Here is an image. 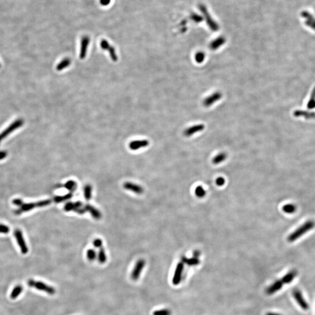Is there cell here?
<instances>
[{"label": "cell", "mask_w": 315, "mask_h": 315, "mask_svg": "<svg viewBox=\"0 0 315 315\" xmlns=\"http://www.w3.org/2000/svg\"><path fill=\"white\" fill-rule=\"evenodd\" d=\"M195 194L198 197H203L205 195V191L201 186H198L195 190Z\"/></svg>", "instance_id": "cell-33"}, {"label": "cell", "mask_w": 315, "mask_h": 315, "mask_svg": "<svg viewBox=\"0 0 315 315\" xmlns=\"http://www.w3.org/2000/svg\"><path fill=\"white\" fill-rule=\"evenodd\" d=\"M200 9L202 11V12L203 13V14L204 15V16L205 17L206 20H207V23L208 26L210 27V29L212 31H217L219 29L218 25L217 24V23L215 22H214V21L211 18V17H210V15L206 8H205V7L202 6V5H200Z\"/></svg>", "instance_id": "cell-9"}, {"label": "cell", "mask_w": 315, "mask_h": 315, "mask_svg": "<svg viewBox=\"0 0 315 315\" xmlns=\"http://www.w3.org/2000/svg\"><path fill=\"white\" fill-rule=\"evenodd\" d=\"M227 158V155L225 153H220L216 155L212 159L214 164H219L222 162Z\"/></svg>", "instance_id": "cell-25"}, {"label": "cell", "mask_w": 315, "mask_h": 315, "mask_svg": "<svg viewBox=\"0 0 315 315\" xmlns=\"http://www.w3.org/2000/svg\"><path fill=\"white\" fill-rule=\"evenodd\" d=\"M266 315H282L280 313H274V312H268L267 313Z\"/></svg>", "instance_id": "cell-43"}, {"label": "cell", "mask_w": 315, "mask_h": 315, "mask_svg": "<svg viewBox=\"0 0 315 315\" xmlns=\"http://www.w3.org/2000/svg\"><path fill=\"white\" fill-rule=\"evenodd\" d=\"M200 252L199 250H196L193 253V256H194V257L198 258V257L200 256Z\"/></svg>", "instance_id": "cell-42"}, {"label": "cell", "mask_w": 315, "mask_h": 315, "mask_svg": "<svg viewBox=\"0 0 315 315\" xmlns=\"http://www.w3.org/2000/svg\"><path fill=\"white\" fill-rule=\"evenodd\" d=\"M225 43V39L223 37H219L214 40L210 44V48L212 50H216Z\"/></svg>", "instance_id": "cell-17"}, {"label": "cell", "mask_w": 315, "mask_h": 315, "mask_svg": "<svg viewBox=\"0 0 315 315\" xmlns=\"http://www.w3.org/2000/svg\"><path fill=\"white\" fill-rule=\"evenodd\" d=\"M222 97V94L221 92H217L215 93L212 94L207 97H206L203 101V105L205 107H210L213 105L214 103L217 102L220 100Z\"/></svg>", "instance_id": "cell-10"}, {"label": "cell", "mask_w": 315, "mask_h": 315, "mask_svg": "<svg viewBox=\"0 0 315 315\" xmlns=\"http://www.w3.org/2000/svg\"><path fill=\"white\" fill-rule=\"evenodd\" d=\"M27 285L31 288H35L39 291H44L49 295H54L56 293V290L52 287L42 281H36L34 280L30 279L27 281Z\"/></svg>", "instance_id": "cell-2"}, {"label": "cell", "mask_w": 315, "mask_h": 315, "mask_svg": "<svg viewBox=\"0 0 315 315\" xmlns=\"http://www.w3.org/2000/svg\"><path fill=\"white\" fill-rule=\"evenodd\" d=\"M13 203L15 204V205H22L23 204L22 201L20 199H15L13 201Z\"/></svg>", "instance_id": "cell-41"}, {"label": "cell", "mask_w": 315, "mask_h": 315, "mask_svg": "<svg viewBox=\"0 0 315 315\" xmlns=\"http://www.w3.org/2000/svg\"><path fill=\"white\" fill-rule=\"evenodd\" d=\"M72 194L70 192L63 196H57L54 199V200L56 202H62V201L70 199L72 197Z\"/></svg>", "instance_id": "cell-29"}, {"label": "cell", "mask_w": 315, "mask_h": 315, "mask_svg": "<svg viewBox=\"0 0 315 315\" xmlns=\"http://www.w3.org/2000/svg\"><path fill=\"white\" fill-rule=\"evenodd\" d=\"M84 197L86 200L89 201L92 197V187L90 184H87L84 189Z\"/></svg>", "instance_id": "cell-26"}, {"label": "cell", "mask_w": 315, "mask_h": 315, "mask_svg": "<svg viewBox=\"0 0 315 315\" xmlns=\"http://www.w3.org/2000/svg\"><path fill=\"white\" fill-rule=\"evenodd\" d=\"M182 262L184 264H186L189 266H196L198 265L200 263V260L198 258L196 257H192V258H187L186 257H182Z\"/></svg>", "instance_id": "cell-21"}, {"label": "cell", "mask_w": 315, "mask_h": 315, "mask_svg": "<svg viewBox=\"0 0 315 315\" xmlns=\"http://www.w3.org/2000/svg\"><path fill=\"white\" fill-rule=\"evenodd\" d=\"M97 260L101 264H104L107 260V257L103 247H101L97 254Z\"/></svg>", "instance_id": "cell-24"}, {"label": "cell", "mask_w": 315, "mask_h": 315, "mask_svg": "<svg viewBox=\"0 0 315 315\" xmlns=\"http://www.w3.org/2000/svg\"><path fill=\"white\" fill-rule=\"evenodd\" d=\"M315 227L314 222L312 221H308L305 224L302 225L297 229H296L294 232H292L288 237V240L289 242H293L295 241L297 239L305 234L310 230Z\"/></svg>", "instance_id": "cell-1"}, {"label": "cell", "mask_w": 315, "mask_h": 315, "mask_svg": "<svg viewBox=\"0 0 315 315\" xmlns=\"http://www.w3.org/2000/svg\"><path fill=\"white\" fill-rule=\"evenodd\" d=\"M50 203H51V201L50 200H43V201L37 202V206L38 207H44V206L48 205Z\"/></svg>", "instance_id": "cell-34"}, {"label": "cell", "mask_w": 315, "mask_h": 315, "mask_svg": "<svg viewBox=\"0 0 315 315\" xmlns=\"http://www.w3.org/2000/svg\"><path fill=\"white\" fill-rule=\"evenodd\" d=\"M110 2H111V0H100V4L103 6H107V5H109Z\"/></svg>", "instance_id": "cell-38"}, {"label": "cell", "mask_w": 315, "mask_h": 315, "mask_svg": "<svg viewBox=\"0 0 315 315\" xmlns=\"http://www.w3.org/2000/svg\"><path fill=\"white\" fill-rule=\"evenodd\" d=\"M192 19L194 21V22H201V21H202V18L200 17V16L197 15H194L192 17Z\"/></svg>", "instance_id": "cell-39"}, {"label": "cell", "mask_w": 315, "mask_h": 315, "mask_svg": "<svg viewBox=\"0 0 315 315\" xmlns=\"http://www.w3.org/2000/svg\"><path fill=\"white\" fill-rule=\"evenodd\" d=\"M145 266V261L144 259L138 260L134 266V269L131 272V279L134 281H137L140 278L141 272L143 270L144 267Z\"/></svg>", "instance_id": "cell-5"}, {"label": "cell", "mask_w": 315, "mask_h": 315, "mask_svg": "<svg viewBox=\"0 0 315 315\" xmlns=\"http://www.w3.org/2000/svg\"><path fill=\"white\" fill-rule=\"evenodd\" d=\"M153 315H171V311L167 309L156 310L153 312Z\"/></svg>", "instance_id": "cell-31"}, {"label": "cell", "mask_w": 315, "mask_h": 315, "mask_svg": "<svg viewBox=\"0 0 315 315\" xmlns=\"http://www.w3.org/2000/svg\"><path fill=\"white\" fill-rule=\"evenodd\" d=\"M205 55L204 52H199L195 54V60L198 63H201L205 59Z\"/></svg>", "instance_id": "cell-32"}, {"label": "cell", "mask_w": 315, "mask_h": 315, "mask_svg": "<svg viewBox=\"0 0 315 315\" xmlns=\"http://www.w3.org/2000/svg\"><path fill=\"white\" fill-rule=\"evenodd\" d=\"M100 47H102V49L109 52V55L111 57V59L114 62L117 61L118 57L116 54L114 47L113 46H110V44L107 40H106L105 39H103L100 42Z\"/></svg>", "instance_id": "cell-7"}, {"label": "cell", "mask_w": 315, "mask_h": 315, "mask_svg": "<svg viewBox=\"0 0 315 315\" xmlns=\"http://www.w3.org/2000/svg\"><path fill=\"white\" fill-rule=\"evenodd\" d=\"M284 283L281 280H278L275 281L273 284H272L270 286H269L266 290V292L267 295H271L282 288Z\"/></svg>", "instance_id": "cell-12"}, {"label": "cell", "mask_w": 315, "mask_h": 315, "mask_svg": "<svg viewBox=\"0 0 315 315\" xmlns=\"http://www.w3.org/2000/svg\"><path fill=\"white\" fill-rule=\"evenodd\" d=\"M82 203L80 201H77L75 202H67L64 206V210L66 211H75L79 208L82 207Z\"/></svg>", "instance_id": "cell-19"}, {"label": "cell", "mask_w": 315, "mask_h": 315, "mask_svg": "<svg viewBox=\"0 0 315 315\" xmlns=\"http://www.w3.org/2000/svg\"><path fill=\"white\" fill-rule=\"evenodd\" d=\"M14 235L17 241L18 244L21 249V252L23 254L27 253L28 252V248L26 246V243L25 242L21 231L19 229H17L14 232Z\"/></svg>", "instance_id": "cell-6"}, {"label": "cell", "mask_w": 315, "mask_h": 315, "mask_svg": "<svg viewBox=\"0 0 315 315\" xmlns=\"http://www.w3.org/2000/svg\"><path fill=\"white\" fill-rule=\"evenodd\" d=\"M102 240L100 239H95L93 242V245L97 248H101L102 246Z\"/></svg>", "instance_id": "cell-35"}, {"label": "cell", "mask_w": 315, "mask_h": 315, "mask_svg": "<svg viewBox=\"0 0 315 315\" xmlns=\"http://www.w3.org/2000/svg\"><path fill=\"white\" fill-rule=\"evenodd\" d=\"M9 232V228L7 225L0 224V233L8 234Z\"/></svg>", "instance_id": "cell-36"}, {"label": "cell", "mask_w": 315, "mask_h": 315, "mask_svg": "<svg viewBox=\"0 0 315 315\" xmlns=\"http://www.w3.org/2000/svg\"><path fill=\"white\" fill-rule=\"evenodd\" d=\"M90 42V39L88 36H84L81 39V50L79 52V57L81 60L84 59L86 57L88 47Z\"/></svg>", "instance_id": "cell-11"}, {"label": "cell", "mask_w": 315, "mask_h": 315, "mask_svg": "<svg viewBox=\"0 0 315 315\" xmlns=\"http://www.w3.org/2000/svg\"><path fill=\"white\" fill-rule=\"evenodd\" d=\"M292 295L293 297L295 299L299 306H300L303 310H307L309 309V305L308 303L306 302L305 299L301 291L298 289H294L292 291Z\"/></svg>", "instance_id": "cell-4"}, {"label": "cell", "mask_w": 315, "mask_h": 315, "mask_svg": "<svg viewBox=\"0 0 315 315\" xmlns=\"http://www.w3.org/2000/svg\"><path fill=\"white\" fill-rule=\"evenodd\" d=\"M35 207H37V202L36 204L33 203V202L23 204L21 205V208L19 210H17L16 211V212H17V214H21L22 212L29 211L30 210H32V209H33L35 208Z\"/></svg>", "instance_id": "cell-20"}, {"label": "cell", "mask_w": 315, "mask_h": 315, "mask_svg": "<svg viewBox=\"0 0 315 315\" xmlns=\"http://www.w3.org/2000/svg\"><path fill=\"white\" fill-rule=\"evenodd\" d=\"M297 274L298 272L296 270H292L285 275L281 280L282 281L284 284H288L295 279Z\"/></svg>", "instance_id": "cell-16"}, {"label": "cell", "mask_w": 315, "mask_h": 315, "mask_svg": "<svg viewBox=\"0 0 315 315\" xmlns=\"http://www.w3.org/2000/svg\"><path fill=\"white\" fill-rule=\"evenodd\" d=\"M0 67H1V64H0Z\"/></svg>", "instance_id": "cell-44"}, {"label": "cell", "mask_w": 315, "mask_h": 315, "mask_svg": "<svg viewBox=\"0 0 315 315\" xmlns=\"http://www.w3.org/2000/svg\"><path fill=\"white\" fill-rule=\"evenodd\" d=\"M184 264L182 262H179L175 269L174 275L172 279V284L174 285H177L182 280V275L183 271Z\"/></svg>", "instance_id": "cell-8"}, {"label": "cell", "mask_w": 315, "mask_h": 315, "mask_svg": "<svg viewBox=\"0 0 315 315\" xmlns=\"http://www.w3.org/2000/svg\"><path fill=\"white\" fill-rule=\"evenodd\" d=\"M123 187H124V188L125 189H126L127 190L131 191L132 192L138 194L142 193L143 192H144L143 188L141 186H139V185H138L137 184L131 183V182L124 183V185H123Z\"/></svg>", "instance_id": "cell-14"}, {"label": "cell", "mask_w": 315, "mask_h": 315, "mask_svg": "<svg viewBox=\"0 0 315 315\" xmlns=\"http://www.w3.org/2000/svg\"><path fill=\"white\" fill-rule=\"evenodd\" d=\"M85 208L86 211H87L90 213V214L92 216V217L94 218L99 219L101 218V217H102L101 213L100 212V211L99 210H97L94 207H93L89 204H87L85 205Z\"/></svg>", "instance_id": "cell-18"}, {"label": "cell", "mask_w": 315, "mask_h": 315, "mask_svg": "<svg viewBox=\"0 0 315 315\" xmlns=\"http://www.w3.org/2000/svg\"><path fill=\"white\" fill-rule=\"evenodd\" d=\"M225 183V179L223 178V177H218L217 179L216 180V184L219 186H223Z\"/></svg>", "instance_id": "cell-37"}, {"label": "cell", "mask_w": 315, "mask_h": 315, "mask_svg": "<svg viewBox=\"0 0 315 315\" xmlns=\"http://www.w3.org/2000/svg\"><path fill=\"white\" fill-rule=\"evenodd\" d=\"M24 121L21 119H18L16 121L12 122L5 130L0 133V144L1 142L11 132L16 130L18 128L21 127L24 124Z\"/></svg>", "instance_id": "cell-3"}, {"label": "cell", "mask_w": 315, "mask_h": 315, "mask_svg": "<svg viewBox=\"0 0 315 315\" xmlns=\"http://www.w3.org/2000/svg\"><path fill=\"white\" fill-rule=\"evenodd\" d=\"M282 210L287 214H292L296 211V207L291 204H287L283 206Z\"/></svg>", "instance_id": "cell-27"}, {"label": "cell", "mask_w": 315, "mask_h": 315, "mask_svg": "<svg viewBox=\"0 0 315 315\" xmlns=\"http://www.w3.org/2000/svg\"><path fill=\"white\" fill-rule=\"evenodd\" d=\"M65 187L71 192L74 191L77 187V183L73 180H69L65 184Z\"/></svg>", "instance_id": "cell-30"}, {"label": "cell", "mask_w": 315, "mask_h": 315, "mask_svg": "<svg viewBox=\"0 0 315 315\" xmlns=\"http://www.w3.org/2000/svg\"><path fill=\"white\" fill-rule=\"evenodd\" d=\"M7 155V152L6 151H0V160L4 159Z\"/></svg>", "instance_id": "cell-40"}, {"label": "cell", "mask_w": 315, "mask_h": 315, "mask_svg": "<svg viewBox=\"0 0 315 315\" xmlns=\"http://www.w3.org/2000/svg\"><path fill=\"white\" fill-rule=\"evenodd\" d=\"M71 62V60L69 58H65L57 65L56 69L57 71H61L68 67Z\"/></svg>", "instance_id": "cell-22"}, {"label": "cell", "mask_w": 315, "mask_h": 315, "mask_svg": "<svg viewBox=\"0 0 315 315\" xmlns=\"http://www.w3.org/2000/svg\"><path fill=\"white\" fill-rule=\"evenodd\" d=\"M149 145V142L146 140H135L130 142L129 144V148L131 150H137L142 148L147 147Z\"/></svg>", "instance_id": "cell-13"}, {"label": "cell", "mask_w": 315, "mask_h": 315, "mask_svg": "<svg viewBox=\"0 0 315 315\" xmlns=\"http://www.w3.org/2000/svg\"><path fill=\"white\" fill-rule=\"evenodd\" d=\"M96 256H97L96 252L94 249H89L88 250L87 252V257L88 260H89L91 262L95 260L96 259Z\"/></svg>", "instance_id": "cell-28"}, {"label": "cell", "mask_w": 315, "mask_h": 315, "mask_svg": "<svg viewBox=\"0 0 315 315\" xmlns=\"http://www.w3.org/2000/svg\"><path fill=\"white\" fill-rule=\"evenodd\" d=\"M23 291V287L21 285H17L15 288L12 289L11 294L10 295V298L12 299H15L22 293Z\"/></svg>", "instance_id": "cell-23"}, {"label": "cell", "mask_w": 315, "mask_h": 315, "mask_svg": "<svg viewBox=\"0 0 315 315\" xmlns=\"http://www.w3.org/2000/svg\"><path fill=\"white\" fill-rule=\"evenodd\" d=\"M204 125L202 124L192 126L185 130V131H184V134L187 137H190L198 132L202 131L204 129Z\"/></svg>", "instance_id": "cell-15"}]
</instances>
